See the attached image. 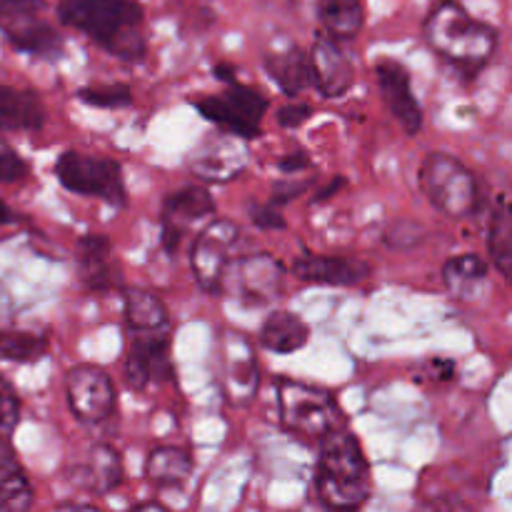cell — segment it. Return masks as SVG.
I'll return each instance as SVG.
<instances>
[{"label": "cell", "instance_id": "obj_26", "mask_svg": "<svg viewBox=\"0 0 512 512\" xmlns=\"http://www.w3.org/2000/svg\"><path fill=\"white\" fill-rule=\"evenodd\" d=\"M85 488L95 495H108L123 483V460L113 445H95L90 450V463L83 470Z\"/></svg>", "mask_w": 512, "mask_h": 512}, {"label": "cell", "instance_id": "obj_17", "mask_svg": "<svg viewBox=\"0 0 512 512\" xmlns=\"http://www.w3.org/2000/svg\"><path fill=\"white\" fill-rule=\"evenodd\" d=\"M370 265L365 260L343 258V255L308 253L293 260V275L303 283L335 285V288H353L370 278Z\"/></svg>", "mask_w": 512, "mask_h": 512}, {"label": "cell", "instance_id": "obj_40", "mask_svg": "<svg viewBox=\"0 0 512 512\" xmlns=\"http://www.w3.org/2000/svg\"><path fill=\"white\" fill-rule=\"evenodd\" d=\"M133 510H158V512H165L168 508H165L160 500H145V503H135Z\"/></svg>", "mask_w": 512, "mask_h": 512}, {"label": "cell", "instance_id": "obj_6", "mask_svg": "<svg viewBox=\"0 0 512 512\" xmlns=\"http://www.w3.org/2000/svg\"><path fill=\"white\" fill-rule=\"evenodd\" d=\"M280 423L300 440H323L338 423L333 395L298 380H278Z\"/></svg>", "mask_w": 512, "mask_h": 512}, {"label": "cell", "instance_id": "obj_16", "mask_svg": "<svg viewBox=\"0 0 512 512\" xmlns=\"http://www.w3.org/2000/svg\"><path fill=\"white\" fill-rule=\"evenodd\" d=\"M248 165V148L243 138L215 133L190 155V170L205 183H230Z\"/></svg>", "mask_w": 512, "mask_h": 512}, {"label": "cell", "instance_id": "obj_14", "mask_svg": "<svg viewBox=\"0 0 512 512\" xmlns=\"http://www.w3.org/2000/svg\"><path fill=\"white\" fill-rule=\"evenodd\" d=\"M375 78H378L380 95L388 113L398 120L400 128L408 135H418L423 128V108L413 93V80L408 68L393 58H383L375 63Z\"/></svg>", "mask_w": 512, "mask_h": 512}, {"label": "cell", "instance_id": "obj_31", "mask_svg": "<svg viewBox=\"0 0 512 512\" xmlns=\"http://www.w3.org/2000/svg\"><path fill=\"white\" fill-rule=\"evenodd\" d=\"M45 10H48V0H0V30L8 38L15 30L43 20Z\"/></svg>", "mask_w": 512, "mask_h": 512}, {"label": "cell", "instance_id": "obj_21", "mask_svg": "<svg viewBox=\"0 0 512 512\" xmlns=\"http://www.w3.org/2000/svg\"><path fill=\"white\" fill-rule=\"evenodd\" d=\"M265 70L288 98H295L310 85L308 53L295 43L265 53Z\"/></svg>", "mask_w": 512, "mask_h": 512}, {"label": "cell", "instance_id": "obj_27", "mask_svg": "<svg viewBox=\"0 0 512 512\" xmlns=\"http://www.w3.org/2000/svg\"><path fill=\"white\" fill-rule=\"evenodd\" d=\"M8 40L13 43V48H18L20 53L35 55V58L43 60H58L63 55V38L55 30L53 23L48 20H38V23L28 25L23 30H15L8 35Z\"/></svg>", "mask_w": 512, "mask_h": 512}, {"label": "cell", "instance_id": "obj_22", "mask_svg": "<svg viewBox=\"0 0 512 512\" xmlns=\"http://www.w3.org/2000/svg\"><path fill=\"white\" fill-rule=\"evenodd\" d=\"M310 340V330L305 320L298 315L288 313V310H275L265 318L263 328H260V343L265 350L275 355H290L295 350L305 348Z\"/></svg>", "mask_w": 512, "mask_h": 512}, {"label": "cell", "instance_id": "obj_25", "mask_svg": "<svg viewBox=\"0 0 512 512\" xmlns=\"http://www.w3.org/2000/svg\"><path fill=\"white\" fill-rule=\"evenodd\" d=\"M125 323L133 333L165 330L170 325V315L158 295L143 288H133L125 293Z\"/></svg>", "mask_w": 512, "mask_h": 512}, {"label": "cell", "instance_id": "obj_39", "mask_svg": "<svg viewBox=\"0 0 512 512\" xmlns=\"http://www.w3.org/2000/svg\"><path fill=\"white\" fill-rule=\"evenodd\" d=\"M213 73L218 75V80H223V83H230V80H235V68H230V65H225V63L215 65Z\"/></svg>", "mask_w": 512, "mask_h": 512}, {"label": "cell", "instance_id": "obj_24", "mask_svg": "<svg viewBox=\"0 0 512 512\" xmlns=\"http://www.w3.org/2000/svg\"><path fill=\"white\" fill-rule=\"evenodd\" d=\"M318 18L335 40H355L365 25L363 0H318Z\"/></svg>", "mask_w": 512, "mask_h": 512}, {"label": "cell", "instance_id": "obj_34", "mask_svg": "<svg viewBox=\"0 0 512 512\" xmlns=\"http://www.w3.org/2000/svg\"><path fill=\"white\" fill-rule=\"evenodd\" d=\"M25 175H28V163L3 138V130H0V183H18Z\"/></svg>", "mask_w": 512, "mask_h": 512}, {"label": "cell", "instance_id": "obj_5", "mask_svg": "<svg viewBox=\"0 0 512 512\" xmlns=\"http://www.w3.org/2000/svg\"><path fill=\"white\" fill-rule=\"evenodd\" d=\"M55 175L70 193L98 198L113 208L128 205V190L118 160L90 155L83 150H65L55 163Z\"/></svg>", "mask_w": 512, "mask_h": 512}, {"label": "cell", "instance_id": "obj_8", "mask_svg": "<svg viewBox=\"0 0 512 512\" xmlns=\"http://www.w3.org/2000/svg\"><path fill=\"white\" fill-rule=\"evenodd\" d=\"M240 238V225L228 218H215L205 225L190 248V270L200 288L210 295L225 290V270L230 265V250Z\"/></svg>", "mask_w": 512, "mask_h": 512}, {"label": "cell", "instance_id": "obj_1", "mask_svg": "<svg viewBox=\"0 0 512 512\" xmlns=\"http://www.w3.org/2000/svg\"><path fill=\"white\" fill-rule=\"evenodd\" d=\"M55 13L60 23L80 30L125 63H138L148 53L138 0H58Z\"/></svg>", "mask_w": 512, "mask_h": 512}, {"label": "cell", "instance_id": "obj_12", "mask_svg": "<svg viewBox=\"0 0 512 512\" xmlns=\"http://www.w3.org/2000/svg\"><path fill=\"white\" fill-rule=\"evenodd\" d=\"M283 278L285 268L270 253L245 255L233 260L225 270V283L233 280L235 295L248 305H265L278 298Z\"/></svg>", "mask_w": 512, "mask_h": 512}, {"label": "cell", "instance_id": "obj_37", "mask_svg": "<svg viewBox=\"0 0 512 512\" xmlns=\"http://www.w3.org/2000/svg\"><path fill=\"white\" fill-rule=\"evenodd\" d=\"M310 118H313V108L308 103H288L278 110V123L288 130L300 128Z\"/></svg>", "mask_w": 512, "mask_h": 512}, {"label": "cell", "instance_id": "obj_33", "mask_svg": "<svg viewBox=\"0 0 512 512\" xmlns=\"http://www.w3.org/2000/svg\"><path fill=\"white\" fill-rule=\"evenodd\" d=\"M20 423V398L13 385L0 375V438H13Z\"/></svg>", "mask_w": 512, "mask_h": 512}, {"label": "cell", "instance_id": "obj_9", "mask_svg": "<svg viewBox=\"0 0 512 512\" xmlns=\"http://www.w3.org/2000/svg\"><path fill=\"white\" fill-rule=\"evenodd\" d=\"M218 360L225 400L245 408L260 388V363L253 345L235 330H225L218 338Z\"/></svg>", "mask_w": 512, "mask_h": 512}, {"label": "cell", "instance_id": "obj_11", "mask_svg": "<svg viewBox=\"0 0 512 512\" xmlns=\"http://www.w3.org/2000/svg\"><path fill=\"white\" fill-rule=\"evenodd\" d=\"M175 378L173 360H170V340L163 330H145L133 333V343L125 358V383L143 393L150 383H168Z\"/></svg>", "mask_w": 512, "mask_h": 512}, {"label": "cell", "instance_id": "obj_36", "mask_svg": "<svg viewBox=\"0 0 512 512\" xmlns=\"http://www.w3.org/2000/svg\"><path fill=\"white\" fill-rule=\"evenodd\" d=\"M310 185H313L310 180H300V183H295V180H280V183L273 185L270 203L278 205V208H283V205L290 203L293 198H300V195H303Z\"/></svg>", "mask_w": 512, "mask_h": 512}, {"label": "cell", "instance_id": "obj_41", "mask_svg": "<svg viewBox=\"0 0 512 512\" xmlns=\"http://www.w3.org/2000/svg\"><path fill=\"white\" fill-rule=\"evenodd\" d=\"M343 183H345V180H343V178H338V180H335V183L325 185V188H323V193H320L318 198H315V203H320V200H325V198H330V195H335V190H338L340 185H343Z\"/></svg>", "mask_w": 512, "mask_h": 512}, {"label": "cell", "instance_id": "obj_13", "mask_svg": "<svg viewBox=\"0 0 512 512\" xmlns=\"http://www.w3.org/2000/svg\"><path fill=\"white\" fill-rule=\"evenodd\" d=\"M213 213L215 198L203 185H185V188L170 193L163 203V215H160L165 250L170 255L178 253L180 243L188 235V230L193 225H198L200 220L213 218Z\"/></svg>", "mask_w": 512, "mask_h": 512}, {"label": "cell", "instance_id": "obj_10", "mask_svg": "<svg viewBox=\"0 0 512 512\" xmlns=\"http://www.w3.org/2000/svg\"><path fill=\"white\" fill-rule=\"evenodd\" d=\"M68 408L80 423L98 425L110 418L115 408V385L98 365H75L65 380Z\"/></svg>", "mask_w": 512, "mask_h": 512}, {"label": "cell", "instance_id": "obj_28", "mask_svg": "<svg viewBox=\"0 0 512 512\" xmlns=\"http://www.w3.org/2000/svg\"><path fill=\"white\" fill-rule=\"evenodd\" d=\"M488 273V263H485L480 255L465 253L455 255V258H450L448 263H445L443 280L455 298H465V295L473 293L483 280H488Z\"/></svg>", "mask_w": 512, "mask_h": 512}, {"label": "cell", "instance_id": "obj_42", "mask_svg": "<svg viewBox=\"0 0 512 512\" xmlns=\"http://www.w3.org/2000/svg\"><path fill=\"white\" fill-rule=\"evenodd\" d=\"M3 223H13V210H10L8 205L0 200V225H3Z\"/></svg>", "mask_w": 512, "mask_h": 512}, {"label": "cell", "instance_id": "obj_15", "mask_svg": "<svg viewBox=\"0 0 512 512\" xmlns=\"http://www.w3.org/2000/svg\"><path fill=\"white\" fill-rule=\"evenodd\" d=\"M310 60V85H315L323 98H343L355 83L353 60L348 58L340 40L330 38L328 33H318L313 48L308 53Z\"/></svg>", "mask_w": 512, "mask_h": 512}, {"label": "cell", "instance_id": "obj_20", "mask_svg": "<svg viewBox=\"0 0 512 512\" xmlns=\"http://www.w3.org/2000/svg\"><path fill=\"white\" fill-rule=\"evenodd\" d=\"M35 490L28 473L15 458L8 438H0V510L25 512L33 508Z\"/></svg>", "mask_w": 512, "mask_h": 512}, {"label": "cell", "instance_id": "obj_3", "mask_svg": "<svg viewBox=\"0 0 512 512\" xmlns=\"http://www.w3.org/2000/svg\"><path fill=\"white\" fill-rule=\"evenodd\" d=\"M315 493L333 510H355L368 503L373 493L370 463L360 440L348 430L335 428L320 440Z\"/></svg>", "mask_w": 512, "mask_h": 512}, {"label": "cell", "instance_id": "obj_18", "mask_svg": "<svg viewBox=\"0 0 512 512\" xmlns=\"http://www.w3.org/2000/svg\"><path fill=\"white\" fill-rule=\"evenodd\" d=\"M78 268L85 288L93 293H105V290L118 285V268L113 258V243L108 235H83L78 240Z\"/></svg>", "mask_w": 512, "mask_h": 512}, {"label": "cell", "instance_id": "obj_38", "mask_svg": "<svg viewBox=\"0 0 512 512\" xmlns=\"http://www.w3.org/2000/svg\"><path fill=\"white\" fill-rule=\"evenodd\" d=\"M278 168L283 170V173H300V170L310 168V158L303 150H295V153H288L285 158L278 160Z\"/></svg>", "mask_w": 512, "mask_h": 512}, {"label": "cell", "instance_id": "obj_4", "mask_svg": "<svg viewBox=\"0 0 512 512\" xmlns=\"http://www.w3.org/2000/svg\"><path fill=\"white\" fill-rule=\"evenodd\" d=\"M420 188L428 203L448 218H470L483 203L473 170L443 150L425 155L420 165Z\"/></svg>", "mask_w": 512, "mask_h": 512}, {"label": "cell", "instance_id": "obj_29", "mask_svg": "<svg viewBox=\"0 0 512 512\" xmlns=\"http://www.w3.org/2000/svg\"><path fill=\"white\" fill-rule=\"evenodd\" d=\"M490 258L498 273L505 280L512 275V215L508 208V200L500 198L498 208L493 210V220H490V238H488Z\"/></svg>", "mask_w": 512, "mask_h": 512}, {"label": "cell", "instance_id": "obj_23", "mask_svg": "<svg viewBox=\"0 0 512 512\" xmlns=\"http://www.w3.org/2000/svg\"><path fill=\"white\" fill-rule=\"evenodd\" d=\"M193 473V455L175 445H160L150 450L145 460V478L158 488H178Z\"/></svg>", "mask_w": 512, "mask_h": 512}, {"label": "cell", "instance_id": "obj_19", "mask_svg": "<svg viewBox=\"0 0 512 512\" xmlns=\"http://www.w3.org/2000/svg\"><path fill=\"white\" fill-rule=\"evenodd\" d=\"M45 125V103L35 90L0 83V130L35 133Z\"/></svg>", "mask_w": 512, "mask_h": 512}, {"label": "cell", "instance_id": "obj_30", "mask_svg": "<svg viewBox=\"0 0 512 512\" xmlns=\"http://www.w3.org/2000/svg\"><path fill=\"white\" fill-rule=\"evenodd\" d=\"M48 353V338L33 330H0V360L35 363Z\"/></svg>", "mask_w": 512, "mask_h": 512}, {"label": "cell", "instance_id": "obj_35", "mask_svg": "<svg viewBox=\"0 0 512 512\" xmlns=\"http://www.w3.org/2000/svg\"><path fill=\"white\" fill-rule=\"evenodd\" d=\"M248 215H250V223L260 230H285V225H288L278 205H273L270 200L265 205L260 203L250 205Z\"/></svg>", "mask_w": 512, "mask_h": 512}, {"label": "cell", "instance_id": "obj_32", "mask_svg": "<svg viewBox=\"0 0 512 512\" xmlns=\"http://www.w3.org/2000/svg\"><path fill=\"white\" fill-rule=\"evenodd\" d=\"M78 98L83 103L93 105V108H128L133 103V90L125 83H110V85H85L78 90Z\"/></svg>", "mask_w": 512, "mask_h": 512}, {"label": "cell", "instance_id": "obj_7", "mask_svg": "<svg viewBox=\"0 0 512 512\" xmlns=\"http://www.w3.org/2000/svg\"><path fill=\"white\" fill-rule=\"evenodd\" d=\"M193 105L205 120L218 125L223 133L243 140L258 138L260 123L268 113V98L250 85H240L238 80L225 83L223 93L193 100Z\"/></svg>", "mask_w": 512, "mask_h": 512}, {"label": "cell", "instance_id": "obj_2", "mask_svg": "<svg viewBox=\"0 0 512 512\" xmlns=\"http://www.w3.org/2000/svg\"><path fill=\"white\" fill-rule=\"evenodd\" d=\"M430 48L468 75H478L495 58L500 45L498 28L473 18L458 0H440L425 18Z\"/></svg>", "mask_w": 512, "mask_h": 512}]
</instances>
